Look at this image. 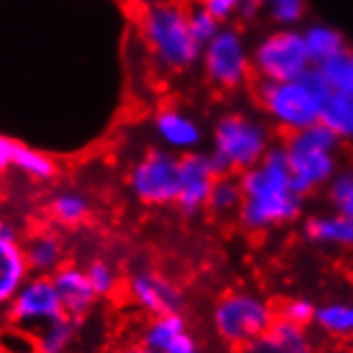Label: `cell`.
Instances as JSON below:
<instances>
[{
	"instance_id": "obj_27",
	"label": "cell",
	"mask_w": 353,
	"mask_h": 353,
	"mask_svg": "<svg viewBox=\"0 0 353 353\" xmlns=\"http://www.w3.org/2000/svg\"><path fill=\"white\" fill-rule=\"evenodd\" d=\"M15 170L34 181H52L58 172V166L47 154H43V151L28 147V145H21Z\"/></svg>"
},
{
	"instance_id": "obj_24",
	"label": "cell",
	"mask_w": 353,
	"mask_h": 353,
	"mask_svg": "<svg viewBox=\"0 0 353 353\" xmlns=\"http://www.w3.org/2000/svg\"><path fill=\"white\" fill-rule=\"evenodd\" d=\"M34 334V349L39 353H70L77 341V319L66 315L41 325Z\"/></svg>"
},
{
	"instance_id": "obj_10",
	"label": "cell",
	"mask_w": 353,
	"mask_h": 353,
	"mask_svg": "<svg viewBox=\"0 0 353 353\" xmlns=\"http://www.w3.org/2000/svg\"><path fill=\"white\" fill-rule=\"evenodd\" d=\"M62 305L49 274H30L7 305L9 321L21 332H37L41 325L62 317Z\"/></svg>"
},
{
	"instance_id": "obj_9",
	"label": "cell",
	"mask_w": 353,
	"mask_h": 353,
	"mask_svg": "<svg viewBox=\"0 0 353 353\" xmlns=\"http://www.w3.org/2000/svg\"><path fill=\"white\" fill-rule=\"evenodd\" d=\"M274 311L268 302L251 292L225 294L213 309L217 334L232 345H245L264 334L274 323Z\"/></svg>"
},
{
	"instance_id": "obj_6",
	"label": "cell",
	"mask_w": 353,
	"mask_h": 353,
	"mask_svg": "<svg viewBox=\"0 0 353 353\" xmlns=\"http://www.w3.org/2000/svg\"><path fill=\"white\" fill-rule=\"evenodd\" d=\"M251 68L258 81H294L313 68L302 30L276 26L251 47Z\"/></svg>"
},
{
	"instance_id": "obj_40",
	"label": "cell",
	"mask_w": 353,
	"mask_h": 353,
	"mask_svg": "<svg viewBox=\"0 0 353 353\" xmlns=\"http://www.w3.org/2000/svg\"><path fill=\"white\" fill-rule=\"evenodd\" d=\"M351 60H353V52H351Z\"/></svg>"
},
{
	"instance_id": "obj_39",
	"label": "cell",
	"mask_w": 353,
	"mask_h": 353,
	"mask_svg": "<svg viewBox=\"0 0 353 353\" xmlns=\"http://www.w3.org/2000/svg\"><path fill=\"white\" fill-rule=\"evenodd\" d=\"M149 353H158V351H149Z\"/></svg>"
},
{
	"instance_id": "obj_15",
	"label": "cell",
	"mask_w": 353,
	"mask_h": 353,
	"mask_svg": "<svg viewBox=\"0 0 353 353\" xmlns=\"http://www.w3.org/2000/svg\"><path fill=\"white\" fill-rule=\"evenodd\" d=\"M30 274L23 245L19 243L15 228L3 221L0 225V309L9 305Z\"/></svg>"
},
{
	"instance_id": "obj_34",
	"label": "cell",
	"mask_w": 353,
	"mask_h": 353,
	"mask_svg": "<svg viewBox=\"0 0 353 353\" xmlns=\"http://www.w3.org/2000/svg\"><path fill=\"white\" fill-rule=\"evenodd\" d=\"M23 143L13 141L5 134H0V174L15 168L17 164V156H19V149Z\"/></svg>"
},
{
	"instance_id": "obj_41",
	"label": "cell",
	"mask_w": 353,
	"mask_h": 353,
	"mask_svg": "<svg viewBox=\"0 0 353 353\" xmlns=\"http://www.w3.org/2000/svg\"><path fill=\"white\" fill-rule=\"evenodd\" d=\"M0 225H3V221H0Z\"/></svg>"
},
{
	"instance_id": "obj_35",
	"label": "cell",
	"mask_w": 353,
	"mask_h": 353,
	"mask_svg": "<svg viewBox=\"0 0 353 353\" xmlns=\"http://www.w3.org/2000/svg\"><path fill=\"white\" fill-rule=\"evenodd\" d=\"M166 353H196V343H194V339L185 332L183 336H179V339H176V341L170 345V349H168Z\"/></svg>"
},
{
	"instance_id": "obj_38",
	"label": "cell",
	"mask_w": 353,
	"mask_h": 353,
	"mask_svg": "<svg viewBox=\"0 0 353 353\" xmlns=\"http://www.w3.org/2000/svg\"><path fill=\"white\" fill-rule=\"evenodd\" d=\"M292 353H315V351H311L309 347H302V349H298V351H292Z\"/></svg>"
},
{
	"instance_id": "obj_32",
	"label": "cell",
	"mask_w": 353,
	"mask_h": 353,
	"mask_svg": "<svg viewBox=\"0 0 353 353\" xmlns=\"http://www.w3.org/2000/svg\"><path fill=\"white\" fill-rule=\"evenodd\" d=\"M315 305L307 298H294V300H288L285 305L281 307V319L285 321H292L296 325H302L305 327L307 323H311L315 319Z\"/></svg>"
},
{
	"instance_id": "obj_20",
	"label": "cell",
	"mask_w": 353,
	"mask_h": 353,
	"mask_svg": "<svg viewBox=\"0 0 353 353\" xmlns=\"http://www.w3.org/2000/svg\"><path fill=\"white\" fill-rule=\"evenodd\" d=\"M302 39H305L313 66H319L327 60L349 52L345 37L334 26H330V23H321V21L309 23L307 28H302Z\"/></svg>"
},
{
	"instance_id": "obj_37",
	"label": "cell",
	"mask_w": 353,
	"mask_h": 353,
	"mask_svg": "<svg viewBox=\"0 0 353 353\" xmlns=\"http://www.w3.org/2000/svg\"><path fill=\"white\" fill-rule=\"evenodd\" d=\"M11 353H39L37 349H13Z\"/></svg>"
},
{
	"instance_id": "obj_8",
	"label": "cell",
	"mask_w": 353,
	"mask_h": 353,
	"mask_svg": "<svg viewBox=\"0 0 353 353\" xmlns=\"http://www.w3.org/2000/svg\"><path fill=\"white\" fill-rule=\"evenodd\" d=\"M181 156L158 147L149 149L130 168L128 185L134 198L149 207H166L176 203L179 194Z\"/></svg>"
},
{
	"instance_id": "obj_25",
	"label": "cell",
	"mask_w": 353,
	"mask_h": 353,
	"mask_svg": "<svg viewBox=\"0 0 353 353\" xmlns=\"http://www.w3.org/2000/svg\"><path fill=\"white\" fill-rule=\"evenodd\" d=\"M241 205H243L241 179L232 174H219L213 181L207 209H211L217 215H230L234 211H241Z\"/></svg>"
},
{
	"instance_id": "obj_14",
	"label": "cell",
	"mask_w": 353,
	"mask_h": 353,
	"mask_svg": "<svg viewBox=\"0 0 353 353\" xmlns=\"http://www.w3.org/2000/svg\"><path fill=\"white\" fill-rule=\"evenodd\" d=\"M52 279H54L64 315L77 321L88 317L96 305L98 296L88 279L85 268L77 264H62L52 274Z\"/></svg>"
},
{
	"instance_id": "obj_2",
	"label": "cell",
	"mask_w": 353,
	"mask_h": 353,
	"mask_svg": "<svg viewBox=\"0 0 353 353\" xmlns=\"http://www.w3.org/2000/svg\"><path fill=\"white\" fill-rule=\"evenodd\" d=\"M139 28L149 54L164 70L183 72L200 60L203 45L190 30L185 7L170 0H154L143 7Z\"/></svg>"
},
{
	"instance_id": "obj_16",
	"label": "cell",
	"mask_w": 353,
	"mask_h": 353,
	"mask_svg": "<svg viewBox=\"0 0 353 353\" xmlns=\"http://www.w3.org/2000/svg\"><path fill=\"white\" fill-rule=\"evenodd\" d=\"M23 245V256L30 266L32 274H49L52 276L66 258V247L58 232L54 230H37Z\"/></svg>"
},
{
	"instance_id": "obj_23",
	"label": "cell",
	"mask_w": 353,
	"mask_h": 353,
	"mask_svg": "<svg viewBox=\"0 0 353 353\" xmlns=\"http://www.w3.org/2000/svg\"><path fill=\"white\" fill-rule=\"evenodd\" d=\"M49 215H52V219L58 225H62V228L81 225L92 215L90 198L77 190H62L49 200Z\"/></svg>"
},
{
	"instance_id": "obj_19",
	"label": "cell",
	"mask_w": 353,
	"mask_h": 353,
	"mask_svg": "<svg viewBox=\"0 0 353 353\" xmlns=\"http://www.w3.org/2000/svg\"><path fill=\"white\" fill-rule=\"evenodd\" d=\"M307 13V0H243V19L266 15L274 26H298Z\"/></svg>"
},
{
	"instance_id": "obj_26",
	"label": "cell",
	"mask_w": 353,
	"mask_h": 353,
	"mask_svg": "<svg viewBox=\"0 0 353 353\" xmlns=\"http://www.w3.org/2000/svg\"><path fill=\"white\" fill-rule=\"evenodd\" d=\"M315 321L325 332L336 336H353V302H332L315 311Z\"/></svg>"
},
{
	"instance_id": "obj_17",
	"label": "cell",
	"mask_w": 353,
	"mask_h": 353,
	"mask_svg": "<svg viewBox=\"0 0 353 353\" xmlns=\"http://www.w3.org/2000/svg\"><path fill=\"white\" fill-rule=\"evenodd\" d=\"M302 347H307L305 327L279 317L264 334L241 345L239 353H292Z\"/></svg>"
},
{
	"instance_id": "obj_33",
	"label": "cell",
	"mask_w": 353,
	"mask_h": 353,
	"mask_svg": "<svg viewBox=\"0 0 353 353\" xmlns=\"http://www.w3.org/2000/svg\"><path fill=\"white\" fill-rule=\"evenodd\" d=\"M200 7L207 9L221 26L236 19L243 9V0H200Z\"/></svg>"
},
{
	"instance_id": "obj_28",
	"label": "cell",
	"mask_w": 353,
	"mask_h": 353,
	"mask_svg": "<svg viewBox=\"0 0 353 353\" xmlns=\"http://www.w3.org/2000/svg\"><path fill=\"white\" fill-rule=\"evenodd\" d=\"M85 274L96 292L98 298L113 296L119 288V272L113 266V262L105 258H96L85 266Z\"/></svg>"
},
{
	"instance_id": "obj_13",
	"label": "cell",
	"mask_w": 353,
	"mask_h": 353,
	"mask_svg": "<svg viewBox=\"0 0 353 353\" xmlns=\"http://www.w3.org/2000/svg\"><path fill=\"white\" fill-rule=\"evenodd\" d=\"M154 132L162 147L176 156L198 151L205 139L203 125L198 123V119L179 107H162L154 115Z\"/></svg>"
},
{
	"instance_id": "obj_31",
	"label": "cell",
	"mask_w": 353,
	"mask_h": 353,
	"mask_svg": "<svg viewBox=\"0 0 353 353\" xmlns=\"http://www.w3.org/2000/svg\"><path fill=\"white\" fill-rule=\"evenodd\" d=\"M188 23H190V30L194 34V39L200 43V45H205L209 43L219 30H221V23L203 7H192L188 9Z\"/></svg>"
},
{
	"instance_id": "obj_1",
	"label": "cell",
	"mask_w": 353,
	"mask_h": 353,
	"mask_svg": "<svg viewBox=\"0 0 353 353\" xmlns=\"http://www.w3.org/2000/svg\"><path fill=\"white\" fill-rule=\"evenodd\" d=\"M243 205L241 221L249 230H268L294 221L302 211V194L296 192L283 145H272L268 154L241 172Z\"/></svg>"
},
{
	"instance_id": "obj_36",
	"label": "cell",
	"mask_w": 353,
	"mask_h": 353,
	"mask_svg": "<svg viewBox=\"0 0 353 353\" xmlns=\"http://www.w3.org/2000/svg\"><path fill=\"white\" fill-rule=\"evenodd\" d=\"M117 353H149V349H145L143 345H130V347H123Z\"/></svg>"
},
{
	"instance_id": "obj_21",
	"label": "cell",
	"mask_w": 353,
	"mask_h": 353,
	"mask_svg": "<svg viewBox=\"0 0 353 353\" xmlns=\"http://www.w3.org/2000/svg\"><path fill=\"white\" fill-rule=\"evenodd\" d=\"M305 234L313 243L330 247H353V219L341 213H323L307 221Z\"/></svg>"
},
{
	"instance_id": "obj_11",
	"label": "cell",
	"mask_w": 353,
	"mask_h": 353,
	"mask_svg": "<svg viewBox=\"0 0 353 353\" xmlns=\"http://www.w3.org/2000/svg\"><path fill=\"white\" fill-rule=\"evenodd\" d=\"M125 294L143 313L156 317L179 313L183 307V292L172 279L154 268H139L125 281Z\"/></svg>"
},
{
	"instance_id": "obj_30",
	"label": "cell",
	"mask_w": 353,
	"mask_h": 353,
	"mask_svg": "<svg viewBox=\"0 0 353 353\" xmlns=\"http://www.w3.org/2000/svg\"><path fill=\"white\" fill-rule=\"evenodd\" d=\"M317 72L321 74V79L330 90H341L353 83V60L351 52H345L332 60H327L319 66H315Z\"/></svg>"
},
{
	"instance_id": "obj_7",
	"label": "cell",
	"mask_w": 353,
	"mask_h": 353,
	"mask_svg": "<svg viewBox=\"0 0 353 353\" xmlns=\"http://www.w3.org/2000/svg\"><path fill=\"white\" fill-rule=\"evenodd\" d=\"M200 64L207 81L223 92H236L254 77L251 49L245 37L232 26H221V30L203 45Z\"/></svg>"
},
{
	"instance_id": "obj_12",
	"label": "cell",
	"mask_w": 353,
	"mask_h": 353,
	"mask_svg": "<svg viewBox=\"0 0 353 353\" xmlns=\"http://www.w3.org/2000/svg\"><path fill=\"white\" fill-rule=\"evenodd\" d=\"M219 176L215 164L209 154L192 151L181 156V172H179V194H176V207L185 215H196L207 209L209 194L213 181Z\"/></svg>"
},
{
	"instance_id": "obj_22",
	"label": "cell",
	"mask_w": 353,
	"mask_h": 353,
	"mask_svg": "<svg viewBox=\"0 0 353 353\" xmlns=\"http://www.w3.org/2000/svg\"><path fill=\"white\" fill-rule=\"evenodd\" d=\"M188 332L181 313H166L151 317L141 330V345L149 351L166 353L170 345Z\"/></svg>"
},
{
	"instance_id": "obj_29",
	"label": "cell",
	"mask_w": 353,
	"mask_h": 353,
	"mask_svg": "<svg viewBox=\"0 0 353 353\" xmlns=\"http://www.w3.org/2000/svg\"><path fill=\"white\" fill-rule=\"evenodd\" d=\"M327 198L336 213L353 219V168L339 170L327 183Z\"/></svg>"
},
{
	"instance_id": "obj_5",
	"label": "cell",
	"mask_w": 353,
	"mask_h": 353,
	"mask_svg": "<svg viewBox=\"0 0 353 353\" xmlns=\"http://www.w3.org/2000/svg\"><path fill=\"white\" fill-rule=\"evenodd\" d=\"M339 145L341 139L321 121L288 134L283 149L288 156L292 183L298 194L307 196L332 181V176L339 172Z\"/></svg>"
},
{
	"instance_id": "obj_3",
	"label": "cell",
	"mask_w": 353,
	"mask_h": 353,
	"mask_svg": "<svg viewBox=\"0 0 353 353\" xmlns=\"http://www.w3.org/2000/svg\"><path fill=\"white\" fill-rule=\"evenodd\" d=\"M325 81L313 66L294 81H258L256 103L270 125L294 134L321 121V105L327 94Z\"/></svg>"
},
{
	"instance_id": "obj_18",
	"label": "cell",
	"mask_w": 353,
	"mask_h": 353,
	"mask_svg": "<svg viewBox=\"0 0 353 353\" xmlns=\"http://www.w3.org/2000/svg\"><path fill=\"white\" fill-rule=\"evenodd\" d=\"M321 123L341 141L353 143V83L341 90H327L321 105Z\"/></svg>"
},
{
	"instance_id": "obj_4",
	"label": "cell",
	"mask_w": 353,
	"mask_h": 353,
	"mask_svg": "<svg viewBox=\"0 0 353 353\" xmlns=\"http://www.w3.org/2000/svg\"><path fill=\"white\" fill-rule=\"evenodd\" d=\"M211 143L209 156L219 174L245 172L270 151L272 130L254 113L228 111L215 121Z\"/></svg>"
}]
</instances>
